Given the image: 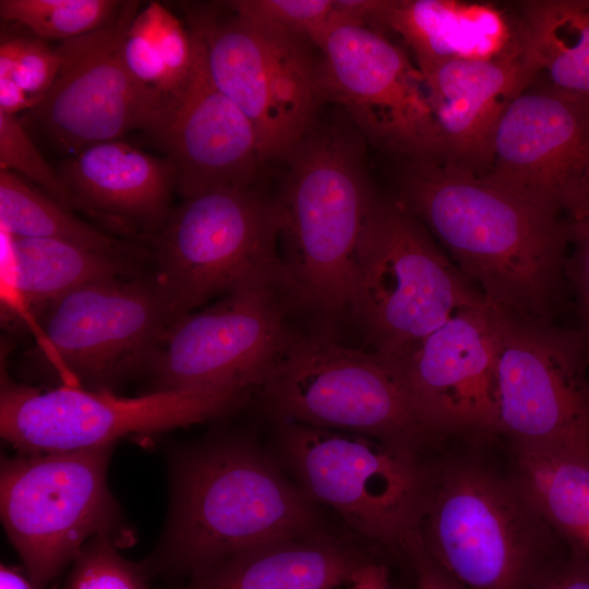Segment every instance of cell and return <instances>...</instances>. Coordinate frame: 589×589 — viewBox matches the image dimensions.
I'll list each match as a JSON object with an SVG mask.
<instances>
[{
	"instance_id": "cell-1",
	"label": "cell",
	"mask_w": 589,
	"mask_h": 589,
	"mask_svg": "<svg viewBox=\"0 0 589 589\" xmlns=\"http://www.w3.org/2000/svg\"><path fill=\"white\" fill-rule=\"evenodd\" d=\"M396 201L489 304L551 321L566 263L567 219L430 158L405 160Z\"/></svg>"
},
{
	"instance_id": "cell-2",
	"label": "cell",
	"mask_w": 589,
	"mask_h": 589,
	"mask_svg": "<svg viewBox=\"0 0 589 589\" xmlns=\"http://www.w3.org/2000/svg\"><path fill=\"white\" fill-rule=\"evenodd\" d=\"M363 141L347 118L316 119L288 158L285 183L275 199L291 302L327 334L351 317L358 244L375 199L365 175Z\"/></svg>"
},
{
	"instance_id": "cell-3",
	"label": "cell",
	"mask_w": 589,
	"mask_h": 589,
	"mask_svg": "<svg viewBox=\"0 0 589 589\" xmlns=\"http://www.w3.org/2000/svg\"><path fill=\"white\" fill-rule=\"evenodd\" d=\"M321 533L306 494L264 453L217 437L177 457L168 527L149 569L193 575L249 548Z\"/></svg>"
},
{
	"instance_id": "cell-4",
	"label": "cell",
	"mask_w": 589,
	"mask_h": 589,
	"mask_svg": "<svg viewBox=\"0 0 589 589\" xmlns=\"http://www.w3.org/2000/svg\"><path fill=\"white\" fill-rule=\"evenodd\" d=\"M417 532L430 556L465 589H530L569 549L512 462L502 470L477 453L429 462Z\"/></svg>"
},
{
	"instance_id": "cell-5",
	"label": "cell",
	"mask_w": 589,
	"mask_h": 589,
	"mask_svg": "<svg viewBox=\"0 0 589 589\" xmlns=\"http://www.w3.org/2000/svg\"><path fill=\"white\" fill-rule=\"evenodd\" d=\"M485 304L414 216L375 196L358 244L351 308L374 353L400 360L457 312Z\"/></svg>"
},
{
	"instance_id": "cell-6",
	"label": "cell",
	"mask_w": 589,
	"mask_h": 589,
	"mask_svg": "<svg viewBox=\"0 0 589 589\" xmlns=\"http://www.w3.org/2000/svg\"><path fill=\"white\" fill-rule=\"evenodd\" d=\"M152 240L149 276L171 321L247 286L287 289L277 252L278 207L275 199L253 187L219 188L183 199Z\"/></svg>"
},
{
	"instance_id": "cell-7",
	"label": "cell",
	"mask_w": 589,
	"mask_h": 589,
	"mask_svg": "<svg viewBox=\"0 0 589 589\" xmlns=\"http://www.w3.org/2000/svg\"><path fill=\"white\" fill-rule=\"evenodd\" d=\"M260 389L280 422L357 433L416 454L440 441L376 353L291 330Z\"/></svg>"
},
{
	"instance_id": "cell-8",
	"label": "cell",
	"mask_w": 589,
	"mask_h": 589,
	"mask_svg": "<svg viewBox=\"0 0 589 589\" xmlns=\"http://www.w3.org/2000/svg\"><path fill=\"white\" fill-rule=\"evenodd\" d=\"M185 12L212 81L253 124L263 163L287 161L323 103L311 45L214 4Z\"/></svg>"
},
{
	"instance_id": "cell-9",
	"label": "cell",
	"mask_w": 589,
	"mask_h": 589,
	"mask_svg": "<svg viewBox=\"0 0 589 589\" xmlns=\"http://www.w3.org/2000/svg\"><path fill=\"white\" fill-rule=\"evenodd\" d=\"M493 314L497 437L509 448L589 462V358L580 333L496 306Z\"/></svg>"
},
{
	"instance_id": "cell-10",
	"label": "cell",
	"mask_w": 589,
	"mask_h": 589,
	"mask_svg": "<svg viewBox=\"0 0 589 589\" xmlns=\"http://www.w3.org/2000/svg\"><path fill=\"white\" fill-rule=\"evenodd\" d=\"M33 318L39 340L22 356L25 369L92 390H109L145 369L171 322L149 275L88 283L47 304Z\"/></svg>"
},
{
	"instance_id": "cell-11",
	"label": "cell",
	"mask_w": 589,
	"mask_h": 589,
	"mask_svg": "<svg viewBox=\"0 0 589 589\" xmlns=\"http://www.w3.org/2000/svg\"><path fill=\"white\" fill-rule=\"evenodd\" d=\"M112 447L2 460V522L36 589L74 562L89 538L111 531L117 522L118 506L106 479Z\"/></svg>"
},
{
	"instance_id": "cell-12",
	"label": "cell",
	"mask_w": 589,
	"mask_h": 589,
	"mask_svg": "<svg viewBox=\"0 0 589 589\" xmlns=\"http://www.w3.org/2000/svg\"><path fill=\"white\" fill-rule=\"evenodd\" d=\"M286 461L313 500L361 536L401 548L418 528L429 462L365 435L281 422Z\"/></svg>"
},
{
	"instance_id": "cell-13",
	"label": "cell",
	"mask_w": 589,
	"mask_h": 589,
	"mask_svg": "<svg viewBox=\"0 0 589 589\" xmlns=\"http://www.w3.org/2000/svg\"><path fill=\"white\" fill-rule=\"evenodd\" d=\"M250 392L239 388L153 390L120 397L109 390L61 385L41 390L1 372L0 432L26 453L115 445L132 433H155L224 416Z\"/></svg>"
},
{
	"instance_id": "cell-14",
	"label": "cell",
	"mask_w": 589,
	"mask_h": 589,
	"mask_svg": "<svg viewBox=\"0 0 589 589\" xmlns=\"http://www.w3.org/2000/svg\"><path fill=\"white\" fill-rule=\"evenodd\" d=\"M318 50L323 101L341 107L371 144L406 159H443L425 79L384 32L336 22Z\"/></svg>"
},
{
	"instance_id": "cell-15",
	"label": "cell",
	"mask_w": 589,
	"mask_h": 589,
	"mask_svg": "<svg viewBox=\"0 0 589 589\" xmlns=\"http://www.w3.org/2000/svg\"><path fill=\"white\" fill-rule=\"evenodd\" d=\"M286 288L257 284L172 320L145 369L154 390L260 388L292 330Z\"/></svg>"
},
{
	"instance_id": "cell-16",
	"label": "cell",
	"mask_w": 589,
	"mask_h": 589,
	"mask_svg": "<svg viewBox=\"0 0 589 589\" xmlns=\"http://www.w3.org/2000/svg\"><path fill=\"white\" fill-rule=\"evenodd\" d=\"M136 8L124 2L106 26L55 47L58 74L29 112L71 154L133 130L152 134L168 113L172 101L135 80L123 61V35Z\"/></svg>"
},
{
	"instance_id": "cell-17",
	"label": "cell",
	"mask_w": 589,
	"mask_h": 589,
	"mask_svg": "<svg viewBox=\"0 0 589 589\" xmlns=\"http://www.w3.org/2000/svg\"><path fill=\"white\" fill-rule=\"evenodd\" d=\"M480 177L546 212L575 213L589 199V98L530 84L501 117Z\"/></svg>"
},
{
	"instance_id": "cell-18",
	"label": "cell",
	"mask_w": 589,
	"mask_h": 589,
	"mask_svg": "<svg viewBox=\"0 0 589 589\" xmlns=\"http://www.w3.org/2000/svg\"><path fill=\"white\" fill-rule=\"evenodd\" d=\"M425 426L442 442L497 438L493 306L464 309L405 358L389 362Z\"/></svg>"
},
{
	"instance_id": "cell-19",
	"label": "cell",
	"mask_w": 589,
	"mask_h": 589,
	"mask_svg": "<svg viewBox=\"0 0 589 589\" xmlns=\"http://www.w3.org/2000/svg\"><path fill=\"white\" fill-rule=\"evenodd\" d=\"M191 34V75L151 134L175 169L176 192L182 199L219 188L252 187L263 164L253 124L216 87L199 39Z\"/></svg>"
},
{
	"instance_id": "cell-20",
	"label": "cell",
	"mask_w": 589,
	"mask_h": 589,
	"mask_svg": "<svg viewBox=\"0 0 589 589\" xmlns=\"http://www.w3.org/2000/svg\"><path fill=\"white\" fill-rule=\"evenodd\" d=\"M422 74L443 143L440 161L485 175L501 117L533 83L524 55L493 61H448Z\"/></svg>"
},
{
	"instance_id": "cell-21",
	"label": "cell",
	"mask_w": 589,
	"mask_h": 589,
	"mask_svg": "<svg viewBox=\"0 0 589 589\" xmlns=\"http://www.w3.org/2000/svg\"><path fill=\"white\" fill-rule=\"evenodd\" d=\"M58 172L79 209L151 237L160 230L173 208L175 169L167 157L159 158L118 140L82 148L65 158Z\"/></svg>"
},
{
	"instance_id": "cell-22",
	"label": "cell",
	"mask_w": 589,
	"mask_h": 589,
	"mask_svg": "<svg viewBox=\"0 0 589 589\" xmlns=\"http://www.w3.org/2000/svg\"><path fill=\"white\" fill-rule=\"evenodd\" d=\"M375 28L396 35L422 73L448 61L522 56L517 15L491 3L383 0Z\"/></svg>"
},
{
	"instance_id": "cell-23",
	"label": "cell",
	"mask_w": 589,
	"mask_h": 589,
	"mask_svg": "<svg viewBox=\"0 0 589 589\" xmlns=\"http://www.w3.org/2000/svg\"><path fill=\"white\" fill-rule=\"evenodd\" d=\"M326 533L276 541L223 557L191 575L181 589H335L373 561Z\"/></svg>"
},
{
	"instance_id": "cell-24",
	"label": "cell",
	"mask_w": 589,
	"mask_h": 589,
	"mask_svg": "<svg viewBox=\"0 0 589 589\" xmlns=\"http://www.w3.org/2000/svg\"><path fill=\"white\" fill-rule=\"evenodd\" d=\"M516 15L533 83L589 98V0L521 1Z\"/></svg>"
},
{
	"instance_id": "cell-25",
	"label": "cell",
	"mask_w": 589,
	"mask_h": 589,
	"mask_svg": "<svg viewBox=\"0 0 589 589\" xmlns=\"http://www.w3.org/2000/svg\"><path fill=\"white\" fill-rule=\"evenodd\" d=\"M12 252L17 300L32 316L88 283L139 275L133 260L56 239L12 236Z\"/></svg>"
},
{
	"instance_id": "cell-26",
	"label": "cell",
	"mask_w": 589,
	"mask_h": 589,
	"mask_svg": "<svg viewBox=\"0 0 589 589\" xmlns=\"http://www.w3.org/2000/svg\"><path fill=\"white\" fill-rule=\"evenodd\" d=\"M512 466L536 507L570 549L589 557V462L509 448Z\"/></svg>"
},
{
	"instance_id": "cell-27",
	"label": "cell",
	"mask_w": 589,
	"mask_h": 589,
	"mask_svg": "<svg viewBox=\"0 0 589 589\" xmlns=\"http://www.w3.org/2000/svg\"><path fill=\"white\" fill-rule=\"evenodd\" d=\"M0 227L15 237L56 239L133 260L136 248L77 218L14 172L0 169Z\"/></svg>"
},
{
	"instance_id": "cell-28",
	"label": "cell",
	"mask_w": 589,
	"mask_h": 589,
	"mask_svg": "<svg viewBox=\"0 0 589 589\" xmlns=\"http://www.w3.org/2000/svg\"><path fill=\"white\" fill-rule=\"evenodd\" d=\"M124 2L116 0H1L0 16L43 39L77 38L109 24Z\"/></svg>"
},
{
	"instance_id": "cell-29",
	"label": "cell",
	"mask_w": 589,
	"mask_h": 589,
	"mask_svg": "<svg viewBox=\"0 0 589 589\" xmlns=\"http://www.w3.org/2000/svg\"><path fill=\"white\" fill-rule=\"evenodd\" d=\"M241 17L317 49L341 15L337 0H238L227 2Z\"/></svg>"
},
{
	"instance_id": "cell-30",
	"label": "cell",
	"mask_w": 589,
	"mask_h": 589,
	"mask_svg": "<svg viewBox=\"0 0 589 589\" xmlns=\"http://www.w3.org/2000/svg\"><path fill=\"white\" fill-rule=\"evenodd\" d=\"M0 169L22 177L73 212L77 202L58 170L39 153L17 118L0 112Z\"/></svg>"
},
{
	"instance_id": "cell-31",
	"label": "cell",
	"mask_w": 589,
	"mask_h": 589,
	"mask_svg": "<svg viewBox=\"0 0 589 589\" xmlns=\"http://www.w3.org/2000/svg\"><path fill=\"white\" fill-rule=\"evenodd\" d=\"M63 589H149L144 568L127 561L110 532L88 541L74 561Z\"/></svg>"
},
{
	"instance_id": "cell-32",
	"label": "cell",
	"mask_w": 589,
	"mask_h": 589,
	"mask_svg": "<svg viewBox=\"0 0 589 589\" xmlns=\"http://www.w3.org/2000/svg\"><path fill=\"white\" fill-rule=\"evenodd\" d=\"M122 57L135 80L172 101L148 4L135 14L127 27L122 40Z\"/></svg>"
},
{
	"instance_id": "cell-33",
	"label": "cell",
	"mask_w": 589,
	"mask_h": 589,
	"mask_svg": "<svg viewBox=\"0 0 589 589\" xmlns=\"http://www.w3.org/2000/svg\"><path fill=\"white\" fill-rule=\"evenodd\" d=\"M148 5L173 100L184 88L193 69L195 59L193 36L189 27L185 28L164 4L151 1Z\"/></svg>"
},
{
	"instance_id": "cell-34",
	"label": "cell",
	"mask_w": 589,
	"mask_h": 589,
	"mask_svg": "<svg viewBox=\"0 0 589 589\" xmlns=\"http://www.w3.org/2000/svg\"><path fill=\"white\" fill-rule=\"evenodd\" d=\"M568 247L565 272L575 291L581 329L579 330L589 358V199L568 216Z\"/></svg>"
},
{
	"instance_id": "cell-35",
	"label": "cell",
	"mask_w": 589,
	"mask_h": 589,
	"mask_svg": "<svg viewBox=\"0 0 589 589\" xmlns=\"http://www.w3.org/2000/svg\"><path fill=\"white\" fill-rule=\"evenodd\" d=\"M59 68L60 58L56 48H51L40 37L23 36L11 77L29 96L35 106L50 89Z\"/></svg>"
},
{
	"instance_id": "cell-36",
	"label": "cell",
	"mask_w": 589,
	"mask_h": 589,
	"mask_svg": "<svg viewBox=\"0 0 589 589\" xmlns=\"http://www.w3.org/2000/svg\"><path fill=\"white\" fill-rule=\"evenodd\" d=\"M400 549L413 572L416 589H465L430 556L417 530Z\"/></svg>"
},
{
	"instance_id": "cell-37",
	"label": "cell",
	"mask_w": 589,
	"mask_h": 589,
	"mask_svg": "<svg viewBox=\"0 0 589 589\" xmlns=\"http://www.w3.org/2000/svg\"><path fill=\"white\" fill-rule=\"evenodd\" d=\"M530 589H589V557L569 548Z\"/></svg>"
},
{
	"instance_id": "cell-38",
	"label": "cell",
	"mask_w": 589,
	"mask_h": 589,
	"mask_svg": "<svg viewBox=\"0 0 589 589\" xmlns=\"http://www.w3.org/2000/svg\"><path fill=\"white\" fill-rule=\"evenodd\" d=\"M33 107V100L11 76L0 77V112L15 116Z\"/></svg>"
},
{
	"instance_id": "cell-39",
	"label": "cell",
	"mask_w": 589,
	"mask_h": 589,
	"mask_svg": "<svg viewBox=\"0 0 589 589\" xmlns=\"http://www.w3.org/2000/svg\"><path fill=\"white\" fill-rule=\"evenodd\" d=\"M349 585L350 589H389L388 569L373 560L357 572Z\"/></svg>"
},
{
	"instance_id": "cell-40",
	"label": "cell",
	"mask_w": 589,
	"mask_h": 589,
	"mask_svg": "<svg viewBox=\"0 0 589 589\" xmlns=\"http://www.w3.org/2000/svg\"><path fill=\"white\" fill-rule=\"evenodd\" d=\"M0 589H36L34 585L15 568L1 565Z\"/></svg>"
}]
</instances>
